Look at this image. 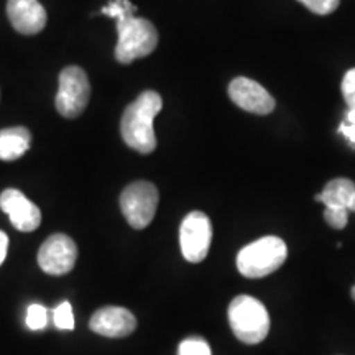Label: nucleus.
I'll return each instance as SVG.
<instances>
[{"instance_id": "obj_1", "label": "nucleus", "mask_w": 355, "mask_h": 355, "mask_svg": "<svg viewBox=\"0 0 355 355\" xmlns=\"http://www.w3.org/2000/svg\"><path fill=\"white\" fill-rule=\"evenodd\" d=\"M163 107V99L157 91H144L125 109L121 121V133L127 146L148 155L157 148L153 121Z\"/></svg>"}, {"instance_id": "obj_2", "label": "nucleus", "mask_w": 355, "mask_h": 355, "mask_svg": "<svg viewBox=\"0 0 355 355\" xmlns=\"http://www.w3.org/2000/svg\"><path fill=\"white\" fill-rule=\"evenodd\" d=\"M117 21V46L115 60L122 64H130L132 61L145 58L157 50L158 32L150 20L135 17V13L121 17Z\"/></svg>"}, {"instance_id": "obj_3", "label": "nucleus", "mask_w": 355, "mask_h": 355, "mask_svg": "<svg viewBox=\"0 0 355 355\" xmlns=\"http://www.w3.org/2000/svg\"><path fill=\"white\" fill-rule=\"evenodd\" d=\"M229 324L234 336L243 344L263 343L270 331L268 311L254 296L241 295L229 304Z\"/></svg>"}, {"instance_id": "obj_4", "label": "nucleus", "mask_w": 355, "mask_h": 355, "mask_svg": "<svg viewBox=\"0 0 355 355\" xmlns=\"http://www.w3.org/2000/svg\"><path fill=\"white\" fill-rule=\"evenodd\" d=\"M286 257V243L275 235H266L239 252L237 268L245 278H263L277 272Z\"/></svg>"}, {"instance_id": "obj_5", "label": "nucleus", "mask_w": 355, "mask_h": 355, "mask_svg": "<svg viewBox=\"0 0 355 355\" xmlns=\"http://www.w3.org/2000/svg\"><path fill=\"white\" fill-rule=\"evenodd\" d=\"M158 202V189L150 181L130 183L121 194L122 214L133 229L148 227L157 214Z\"/></svg>"}, {"instance_id": "obj_6", "label": "nucleus", "mask_w": 355, "mask_h": 355, "mask_svg": "<svg viewBox=\"0 0 355 355\" xmlns=\"http://www.w3.org/2000/svg\"><path fill=\"white\" fill-rule=\"evenodd\" d=\"M91 97L86 71L79 66H68L60 74V87L56 94V109L66 119H76L86 110Z\"/></svg>"}, {"instance_id": "obj_7", "label": "nucleus", "mask_w": 355, "mask_h": 355, "mask_svg": "<svg viewBox=\"0 0 355 355\" xmlns=\"http://www.w3.org/2000/svg\"><path fill=\"white\" fill-rule=\"evenodd\" d=\"M212 242L211 219L201 211H193L184 217L180 227L181 254L189 263H199L207 257Z\"/></svg>"}, {"instance_id": "obj_8", "label": "nucleus", "mask_w": 355, "mask_h": 355, "mask_svg": "<svg viewBox=\"0 0 355 355\" xmlns=\"http://www.w3.org/2000/svg\"><path fill=\"white\" fill-rule=\"evenodd\" d=\"M38 265L44 273L53 277L69 273L78 260V245L69 235H50L38 250Z\"/></svg>"}, {"instance_id": "obj_9", "label": "nucleus", "mask_w": 355, "mask_h": 355, "mask_svg": "<svg viewBox=\"0 0 355 355\" xmlns=\"http://www.w3.org/2000/svg\"><path fill=\"white\" fill-rule=\"evenodd\" d=\"M229 97L235 105L257 115L272 114L277 102L266 89L254 79L239 76L229 84Z\"/></svg>"}, {"instance_id": "obj_10", "label": "nucleus", "mask_w": 355, "mask_h": 355, "mask_svg": "<svg viewBox=\"0 0 355 355\" xmlns=\"http://www.w3.org/2000/svg\"><path fill=\"white\" fill-rule=\"evenodd\" d=\"M0 209L10 217L12 225L20 232H33L42 224V211L19 189H6L0 194Z\"/></svg>"}, {"instance_id": "obj_11", "label": "nucleus", "mask_w": 355, "mask_h": 355, "mask_svg": "<svg viewBox=\"0 0 355 355\" xmlns=\"http://www.w3.org/2000/svg\"><path fill=\"white\" fill-rule=\"evenodd\" d=\"M89 327L99 336L121 339L137 329V319L130 311L121 306H105L92 314Z\"/></svg>"}, {"instance_id": "obj_12", "label": "nucleus", "mask_w": 355, "mask_h": 355, "mask_svg": "<svg viewBox=\"0 0 355 355\" xmlns=\"http://www.w3.org/2000/svg\"><path fill=\"white\" fill-rule=\"evenodd\" d=\"M7 15L21 35H38L46 25V10L38 0H8Z\"/></svg>"}, {"instance_id": "obj_13", "label": "nucleus", "mask_w": 355, "mask_h": 355, "mask_svg": "<svg viewBox=\"0 0 355 355\" xmlns=\"http://www.w3.org/2000/svg\"><path fill=\"white\" fill-rule=\"evenodd\" d=\"M314 199L329 209L355 212V183L347 178H337L324 186L322 193H319Z\"/></svg>"}, {"instance_id": "obj_14", "label": "nucleus", "mask_w": 355, "mask_h": 355, "mask_svg": "<svg viewBox=\"0 0 355 355\" xmlns=\"http://www.w3.org/2000/svg\"><path fill=\"white\" fill-rule=\"evenodd\" d=\"M32 146V133L25 127H10L0 130V159L15 162Z\"/></svg>"}, {"instance_id": "obj_15", "label": "nucleus", "mask_w": 355, "mask_h": 355, "mask_svg": "<svg viewBox=\"0 0 355 355\" xmlns=\"http://www.w3.org/2000/svg\"><path fill=\"white\" fill-rule=\"evenodd\" d=\"M50 322V311L44 308L43 304L33 303L26 309L25 324L30 331H43Z\"/></svg>"}, {"instance_id": "obj_16", "label": "nucleus", "mask_w": 355, "mask_h": 355, "mask_svg": "<svg viewBox=\"0 0 355 355\" xmlns=\"http://www.w3.org/2000/svg\"><path fill=\"white\" fill-rule=\"evenodd\" d=\"M53 324L60 331H73L74 329V314L69 301H63L53 309Z\"/></svg>"}, {"instance_id": "obj_17", "label": "nucleus", "mask_w": 355, "mask_h": 355, "mask_svg": "<svg viewBox=\"0 0 355 355\" xmlns=\"http://www.w3.org/2000/svg\"><path fill=\"white\" fill-rule=\"evenodd\" d=\"M178 355H212L209 344L202 337L193 336L184 339L178 347Z\"/></svg>"}, {"instance_id": "obj_18", "label": "nucleus", "mask_w": 355, "mask_h": 355, "mask_svg": "<svg viewBox=\"0 0 355 355\" xmlns=\"http://www.w3.org/2000/svg\"><path fill=\"white\" fill-rule=\"evenodd\" d=\"M137 7L133 6L130 0H110L109 6L102 7L101 13L105 17H110V19L119 20L123 15H128V13H135Z\"/></svg>"}, {"instance_id": "obj_19", "label": "nucleus", "mask_w": 355, "mask_h": 355, "mask_svg": "<svg viewBox=\"0 0 355 355\" xmlns=\"http://www.w3.org/2000/svg\"><path fill=\"white\" fill-rule=\"evenodd\" d=\"M340 89H343V96L347 102V112L355 117V68L345 73Z\"/></svg>"}, {"instance_id": "obj_20", "label": "nucleus", "mask_w": 355, "mask_h": 355, "mask_svg": "<svg viewBox=\"0 0 355 355\" xmlns=\"http://www.w3.org/2000/svg\"><path fill=\"white\" fill-rule=\"evenodd\" d=\"M298 2L316 15H329L339 7L340 0H298Z\"/></svg>"}, {"instance_id": "obj_21", "label": "nucleus", "mask_w": 355, "mask_h": 355, "mask_svg": "<svg viewBox=\"0 0 355 355\" xmlns=\"http://www.w3.org/2000/svg\"><path fill=\"white\" fill-rule=\"evenodd\" d=\"M324 219H326L327 224L331 225L332 229H344L345 225H347V220H349V211L345 209H329V207H326V211H324Z\"/></svg>"}, {"instance_id": "obj_22", "label": "nucleus", "mask_w": 355, "mask_h": 355, "mask_svg": "<svg viewBox=\"0 0 355 355\" xmlns=\"http://www.w3.org/2000/svg\"><path fill=\"white\" fill-rule=\"evenodd\" d=\"M339 130L345 137V139L350 141V144L355 145V117L352 114L345 112V119H344V122L340 123Z\"/></svg>"}, {"instance_id": "obj_23", "label": "nucleus", "mask_w": 355, "mask_h": 355, "mask_svg": "<svg viewBox=\"0 0 355 355\" xmlns=\"http://www.w3.org/2000/svg\"><path fill=\"white\" fill-rule=\"evenodd\" d=\"M7 250H8V237L6 232L0 230V265H2L3 260H6Z\"/></svg>"}, {"instance_id": "obj_24", "label": "nucleus", "mask_w": 355, "mask_h": 355, "mask_svg": "<svg viewBox=\"0 0 355 355\" xmlns=\"http://www.w3.org/2000/svg\"><path fill=\"white\" fill-rule=\"evenodd\" d=\"M352 298H354V301H355V286L352 288Z\"/></svg>"}]
</instances>
